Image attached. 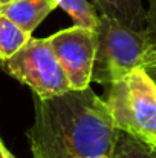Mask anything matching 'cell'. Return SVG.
I'll use <instances>...</instances> for the list:
<instances>
[{
  "label": "cell",
  "mask_w": 156,
  "mask_h": 158,
  "mask_svg": "<svg viewBox=\"0 0 156 158\" xmlns=\"http://www.w3.org/2000/svg\"><path fill=\"white\" fill-rule=\"evenodd\" d=\"M28 141L32 158L110 157L118 129L110 112L90 88L60 95H34V123Z\"/></svg>",
  "instance_id": "obj_1"
},
{
  "label": "cell",
  "mask_w": 156,
  "mask_h": 158,
  "mask_svg": "<svg viewBox=\"0 0 156 158\" xmlns=\"http://www.w3.org/2000/svg\"><path fill=\"white\" fill-rule=\"evenodd\" d=\"M103 100L119 132L156 148V85L142 68L107 85Z\"/></svg>",
  "instance_id": "obj_2"
},
{
  "label": "cell",
  "mask_w": 156,
  "mask_h": 158,
  "mask_svg": "<svg viewBox=\"0 0 156 158\" xmlns=\"http://www.w3.org/2000/svg\"><path fill=\"white\" fill-rule=\"evenodd\" d=\"M97 52L92 69V81L110 85L130 71L141 68L142 58L149 51L144 31L132 29L113 19L98 15Z\"/></svg>",
  "instance_id": "obj_3"
},
{
  "label": "cell",
  "mask_w": 156,
  "mask_h": 158,
  "mask_svg": "<svg viewBox=\"0 0 156 158\" xmlns=\"http://www.w3.org/2000/svg\"><path fill=\"white\" fill-rule=\"evenodd\" d=\"M2 69L20 83L29 86L38 98H49L70 89L48 37H31L22 49L2 61Z\"/></svg>",
  "instance_id": "obj_4"
},
{
  "label": "cell",
  "mask_w": 156,
  "mask_h": 158,
  "mask_svg": "<svg viewBox=\"0 0 156 158\" xmlns=\"http://www.w3.org/2000/svg\"><path fill=\"white\" fill-rule=\"evenodd\" d=\"M70 89H86L92 83V69L97 52V32L74 25L48 37Z\"/></svg>",
  "instance_id": "obj_5"
},
{
  "label": "cell",
  "mask_w": 156,
  "mask_h": 158,
  "mask_svg": "<svg viewBox=\"0 0 156 158\" xmlns=\"http://www.w3.org/2000/svg\"><path fill=\"white\" fill-rule=\"evenodd\" d=\"M55 8L57 3L54 0H14L0 6V14L11 19L26 32L32 34Z\"/></svg>",
  "instance_id": "obj_6"
},
{
  "label": "cell",
  "mask_w": 156,
  "mask_h": 158,
  "mask_svg": "<svg viewBox=\"0 0 156 158\" xmlns=\"http://www.w3.org/2000/svg\"><path fill=\"white\" fill-rule=\"evenodd\" d=\"M98 15L113 19L132 29L144 31L147 8L144 0H92Z\"/></svg>",
  "instance_id": "obj_7"
},
{
  "label": "cell",
  "mask_w": 156,
  "mask_h": 158,
  "mask_svg": "<svg viewBox=\"0 0 156 158\" xmlns=\"http://www.w3.org/2000/svg\"><path fill=\"white\" fill-rule=\"evenodd\" d=\"M31 39V34L22 29L6 15L0 14V60H8L12 57L26 42Z\"/></svg>",
  "instance_id": "obj_8"
},
{
  "label": "cell",
  "mask_w": 156,
  "mask_h": 158,
  "mask_svg": "<svg viewBox=\"0 0 156 158\" xmlns=\"http://www.w3.org/2000/svg\"><path fill=\"white\" fill-rule=\"evenodd\" d=\"M57 3V8L60 6L63 11H66L75 25L94 29L98 25V12L94 8V5L87 0H54Z\"/></svg>",
  "instance_id": "obj_9"
},
{
  "label": "cell",
  "mask_w": 156,
  "mask_h": 158,
  "mask_svg": "<svg viewBox=\"0 0 156 158\" xmlns=\"http://www.w3.org/2000/svg\"><path fill=\"white\" fill-rule=\"evenodd\" d=\"M110 158H156V148L118 131Z\"/></svg>",
  "instance_id": "obj_10"
},
{
  "label": "cell",
  "mask_w": 156,
  "mask_h": 158,
  "mask_svg": "<svg viewBox=\"0 0 156 158\" xmlns=\"http://www.w3.org/2000/svg\"><path fill=\"white\" fill-rule=\"evenodd\" d=\"M144 34L150 48H156V0H147V15Z\"/></svg>",
  "instance_id": "obj_11"
},
{
  "label": "cell",
  "mask_w": 156,
  "mask_h": 158,
  "mask_svg": "<svg viewBox=\"0 0 156 158\" xmlns=\"http://www.w3.org/2000/svg\"><path fill=\"white\" fill-rule=\"evenodd\" d=\"M141 68L146 71V74L155 81L156 85V48H149L147 54L142 58Z\"/></svg>",
  "instance_id": "obj_12"
},
{
  "label": "cell",
  "mask_w": 156,
  "mask_h": 158,
  "mask_svg": "<svg viewBox=\"0 0 156 158\" xmlns=\"http://www.w3.org/2000/svg\"><path fill=\"white\" fill-rule=\"evenodd\" d=\"M6 149H8V146L3 143V140L0 137V158H6Z\"/></svg>",
  "instance_id": "obj_13"
},
{
  "label": "cell",
  "mask_w": 156,
  "mask_h": 158,
  "mask_svg": "<svg viewBox=\"0 0 156 158\" xmlns=\"http://www.w3.org/2000/svg\"><path fill=\"white\" fill-rule=\"evenodd\" d=\"M6 158H17V157H15V155H14V154H12L9 149H6Z\"/></svg>",
  "instance_id": "obj_14"
},
{
  "label": "cell",
  "mask_w": 156,
  "mask_h": 158,
  "mask_svg": "<svg viewBox=\"0 0 156 158\" xmlns=\"http://www.w3.org/2000/svg\"><path fill=\"white\" fill-rule=\"evenodd\" d=\"M11 2H14V0H0V6H3V5H8V3H11Z\"/></svg>",
  "instance_id": "obj_15"
},
{
  "label": "cell",
  "mask_w": 156,
  "mask_h": 158,
  "mask_svg": "<svg viewBox=\"0 0 156 158\" xmlns=\"http://www.w3.org/2000/svg\"><path fill=\"white\" fill-rule=\"evenodd\" d=\"M100 158H110V157H100Z\"/></svg>",
  "instance_id": "obj_16"
}]
</instances>
